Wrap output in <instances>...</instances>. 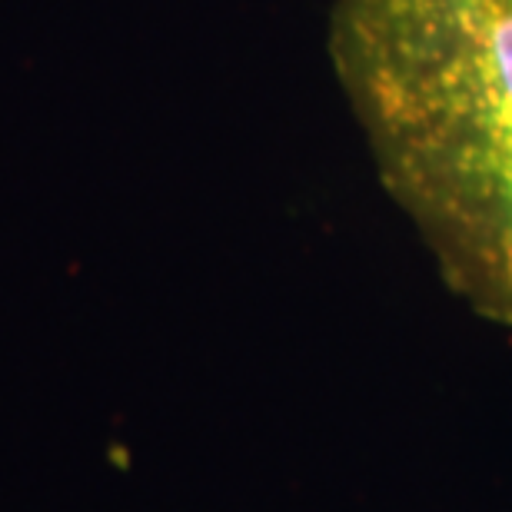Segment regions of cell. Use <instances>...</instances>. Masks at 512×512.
I'll list each match as a JSON object with an SVG mask.
<instances>
[{
    "label": "cell",
    "instance_id": "obj_1",
    "mask_svg": "<svg viewBox=\"0 0 512 512\" xmlns=\"http://www.w3.org/2000/svg\"><path fill=\"white\" fill-rule=\"evenodd\" d=\"M330 60L386 193L512 326V0H333Z\"/></svg>",
    "mask_w": 512,
    "mask_h": 512
}]
</instances>
